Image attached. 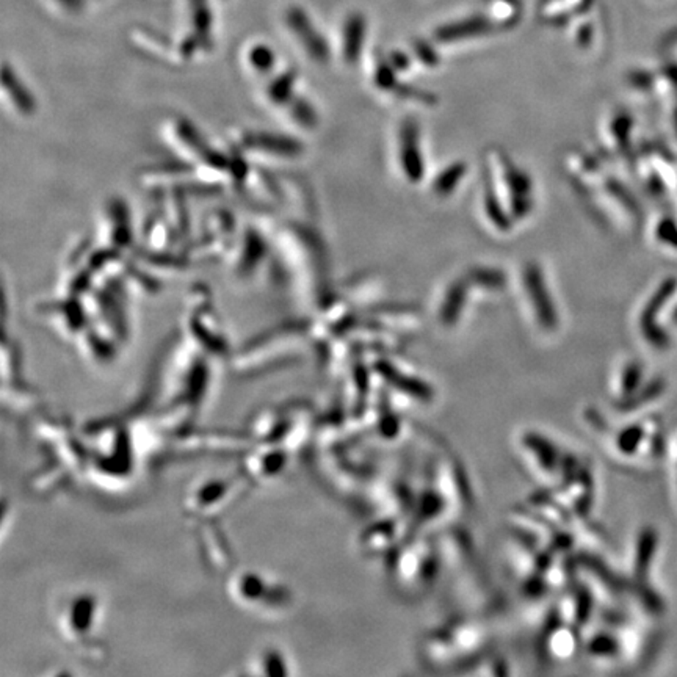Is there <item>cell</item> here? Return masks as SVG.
I'll use <instances>...</instances> for the list:
<instances>
[{
    "instance_id": "obj_1",
    "label": "cell",
    "mask_w": 677,
    "mask_h": 677,
    "mask_svg": "<svg viewBox=\"0 0 677 677\" xmlns=\"http://www.w3.org/2000/svg\"><path fill=\"white\" fill-rule=\"evenodd\" d=\"M464 27H453L452 30H442V35L445 36L444 40H450V36H461L464 32V35H469V33H480L484 30V22L481 19H472V21H467V22H463Z\"/></svg>"
},
{
    "instance_id": "obj_2",
    "label": "cell",
    "mask_w": 677,
    "mask_h": 677,
    "mask_svg": "<svg viewBox=\"0 0 677 677\" xmlns=\"http://www.w3.org/2000/svg\"><path fill=\"white\" fill-rule=\"evenodd\" d=\"M459 176H461V166L450 168L449 171L445 173L439 181H437L436 190H437V191H450L452 187L455 186L457 181L459 179Z\"/></svg>"
}]
</instances>
